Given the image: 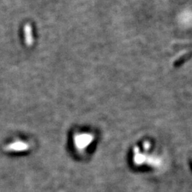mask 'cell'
Segmentation results:
<instances>
[{"label":"cell","mask_w":192,"mask_h":192,"mask_svg":"<svg viewBox=\"0 0 192 192\" xmlns=\"http://www.w3.org/2000/svg\"><path fill=\"white\" fill-rule=\"evenodd\" d=\"M192 57V52H189L185 54L182 55L180 56L178 59H177L174 62V66L175 68H179L185 62L188 61V60Z\"/></svg>","instance_id":"obj_3"},{"label":"cell","mask_w":192,"mask_h":192,"mask_svg":"<svg viewBox=\"0 0 192 192\" xmlns=\"http://www.w3.org/2000/svg\"><path fill=\"white\" fill-rule=\"evenodd\" d=\"M24 35L26 44L28 46H31L33 44V36H32V29L31 26L27 23L24 27Z\"/></svg>","instance_id":"obj_4"},{"label":"cell","mask_w":192,"mask_h":192,"mask_svg":"<svg viewBox=\"0 0 192 192\" xmlns=\"http://www.w3.org/2000/svg\"><path fill=\"white\" fill-rule=\"evenodd\" d=\"M94 137L90 132H81L73 137V144L78 151L86 150L93 143Z\"/></svg>","instance_id":"obj_1"},{"label":"cell","mask_w":192,"mask_h":192,"mask_svg":"<svg viewBox=\"0 0 192 192\" xmlns=\"http://www.w3.org/2000/svg\"><path fill=\"white\" fill-rule=\"evenodd\" d=\"M29 148L28 143L23 141L16 140L13 143H9L6 147V150L11 152H22L27 151Z\"/></svg>","instance_id":"obj_2"}]
</instances>
